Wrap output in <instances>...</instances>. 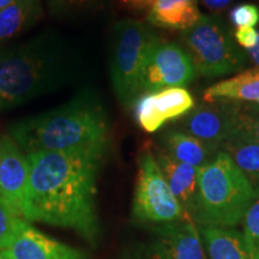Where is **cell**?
<instances>
[{
    "label": "cell",
    "instance_id": "6da1fadb",
    "mask_svg": "<svg viewBox=\"0 0 259 259\" xmlns=\"http://www.w3.org/2000/svg\"><path fill=\"white\" fill-rule=\"evenodd\" d=\"M108 148L28 154L24 220L71 229L92 246L100 239L97 176Z\"/></svg>",
    "mask_w": 259,
    "mask_h": 259
},
{
    "label": "cell",
    "instance_id": "7a4b0ae2",
    "mask_svg": "<svg viewBox=\"0 0 259 259\" xmlns=\"http://www.w3.org/2000/svg\"><path fill=\"white\" fill-rule=\"evenodd\" d=\"M108 119L93 93L82 92L69 102L10 126V136L25 154L108 148Z\"/></svg>",
    "mask_w": 259,
    "mask_h": 259
},
{
    "label": "cell",
    "instance_id": "3957f363",
    "mask_svg": "<svg viewBox=\"0 0 259 259\" xmlns=\"http://www.w3.org/2000/svg\"><path fill=\"white\" fill-rule=\"evenodd\" d=\"M70 71L66 50L50 36L0 50V109L53 92L66 83Z\"/></svg>",
    "mask_w": 259,
    "mask_h": 259
},
{
    "label": "cell",
    "instance_id": "277c9868",
    "mask_svg": "<svg viewBox=\"0 0 259 259\" xmlns=\"http://www.w3.org/2000/svg\"><path fill=\"white\" fill-rule=\"evenodd\" d=\"M257 192L232 158L220 150L198 169L192 220L198 226L235 227L242 223Z\"/></svg>",
    "mask_w": 259,
    "mask_h": 259
},
{
    "label": "cell",
    "instance_id": "5b68a950",
    "mask_svg": "<svg viewBox=\"0 0 259 259\" xmlns=\"http://www.w3.org/2000/svg\"><path fill=\"white\" fill-rule=\"evenodd\" d=\"M181 41L197 73L204 77L213 78L235 72L246 61L245 53L228 28L213 16H200L192 28L181 32Z\"/></svg>",
    "mask_w": 259,
    "mask_h": 259
},
{
    "label": "cell",
    "instance_id": "8992f818",
    "mask_svg": "<svg viewBox=\"0 0 259 259\" xmlns=\"http://www.w3.org/2000/svg\"><path fill=\"white\" fill-rule=\"evenodd\" d=\"M156 35L136 19L118 22L113 32L111 77L122 106L131 107L142 95L141 77L148 51Z\"/></svg>",
    "mask_w": 259,
    "mask_h": 259
},
{
    "label": "cell",
    "instance_id": "52a82bcc",
    "mask_svg": "<svg viewBox=\"0 0 259 259\" xmlns=\"http://www.w3.org/2000/svg\"><path fill=\"white\" fill-rule=\"evenodd\" d=\"M191 219L171 193L154 151L144 149L138 157L132 221L147 228Z\"/></svg>",
    "mask_w": 259,
    "mask_h": 259
},
{
    "label": "cell",
    "instance_id": "ba28073f",
    "mask_svg": "<svg viewBox=\"0 0 259 259\" xmlns=\"http://www.w3.org/2000/svg\"><path fill=\"white\" fill-rule=\"evenodd\" d=\"M196 67L185 48L156 37L149 48L141 77V93L184 88L196 78Z\"/></svg>",
    "mask_w": 259,
    "mask_h": 259
},
{
    "label": "cell",
    "instance_id": "9c48e42d",
    "mask_svg": "<svg viewBox=\"0 0 259 259\" xmlns=\"http://www.w3.org/2000/svg\"><path fill=\"white\" fill-rule=\"evenodd\" d=\"M132 259H206L198 227L192 219L150 227Z\"/></svg>",
    "mask_w": 259,
    "mask_h": 259
},
{
    "label": "cell",
    "instance_id": "30bf717a",
    "mask_svg": "<svg viewBox=\"0 0 259 259\" xmlns=\"http://www.w3.org/2000/svg\"><path fill=\"white\" fill-rule=\"evenodd\" d=\"M30 163L28 155L10 135L0 137V199L19 219H24Z\"/></svg>",
    "mask_w": 259,
    "mask_h": 259
},
{
    "label": "cell",
    "instance_id": "8fae6325",
    "mask_svg": "<svg viewBox=\"0 0 259 259\" xmlns=\"http://www.w3.org/2000/svg\"><path fill=\"white\" fill-rule=\"evenodd\" d=\"M234 101L213 100L192 109L178 119L181 130L193 137L215 145L221 150V145L235 127Z\"/></svg>",
    "mask_w": 259,
    "mask_h": 259
},
{
    "label": "cell",
    "instance_id": "7c38bea8",
    "mask_svg": "<svg viewBox=\"0 0 259 259\" xmlns=\"http://www.w3.org/2000/svg\"><path fill=\"white\" fill-rule=\"evenodd\" d=\"M193 106V97L185 88H168L139 96L134 103L135 118L145 132L153 134L167 121L187 114Z\"/></svg>",
    "mask_w": 259,
    "mask_h": 259
},
{
    "label": "cell",
    "instance_id": "4fadbf2b",
    "mask_svg": "<svg viewBox=\"0 0 259 259\" xmlns=\"http://www.w3.org/2000/svg\"><path fill=\"white\" fill-rule=\"evenodd\" d=\"M6 250L14 259H90L84 250L57 240L24 219L17 221Z\"/></svg>",
    "mask_w": 259,
    "mask_h": 259
},
{
    "label": "cell",
    "instance_id": "5bb4252c",
    "mask_svg": "<svg viewBox=\"0 0 259 259\" xmlns=\"http://www.w3.org/2000/svg\"><path fill=\"white\" fill-rule=\"evenodd\" d=\"M154 155L171 193L192 219L198 190V169L174 160L161 148H157Z\"/></svg>",
    "mask_w": 259,
    "mask_h": 259
},
{
    "label": "cell",
    "instance_id": "9a60e30c",
    "mask_svg": "<svg viewBox=\"0 0 259 259\" xmlns=\"http://www.w3.org/2000/svg\"><path fill=\"white\" fill-rule=\"evenodd\" d=\"M174 160L191 164L197 169L209 163L220 149L193 137L183 130H168L162 136V148Z\"/></svg>",
    "mask_w": 259,
    "mask_h": 259
},
{
    "label": "cell",
    "instance_id": "2e32d148",
    "mask_svg": "<svg viewBox=\"0 0 259 259\" xmlns=\"http://www.w3.org/2000/svg\"><path fill=\"white\" fill-rule=\"evenodd\" d=\"M221 151L226 153L236 167L250 181L257 196H259V143L245 130L235 125L226 141L221 145Z\"/></svg>",
    "mask_w": 259,
    "mask_h": 259
},
{
    "label": "cell",
    "instance_id": "e0dca14e",
    "mask_svg": "<svg viewBox=\"0 0 259 259\" xmlns=\"http://www.w3.org/2000/svg\"><path fill=\"white\" fill-rule=\"evenodd\" d=\"M197 227L206 259H248L242 233L235 227Z\"/></svg>",
    "mask_w": 259,
    "mask_h": 259
},
{
    "label": "cell",
    "instance_id": "ac0fdd59",
    "mask_svg": "<svg viewBox=\"0 0 259 259\" xmlns=\"http://www.w3.org/2000/svg\"><path fill=\"white\" fill-rule=\"evenodd\" d=\"M198 0H156L147 19L155 27L185 31L200 18Z\"/></svg>",
    "mask_w": 259,
    "mask_h": 259
},
{
    "label": "cell",
    "instance_id": "d6986e66",
    "mask_svg": "<svg viewBox=\"0 0 259 259\" xmlns=\"http://www.w3.org/2000/svg\"><path fill=\"white\" fill-rule=\"evenodd\" d=\"M220 99L259 103V67L244 71L233 78L213 84L204 92L203 100L205 102Z\"/></svg>",
    "mask_w": 259,
    "mask_h": 259
},
{
    "label": "cell",
    "instance_id": "ffe728a7",
    "mask_svg": "<svg viewBox=\"0 0 259 259\" xmlns=\"http://www.w3.org/2000/svg\"><path fill=\"white\" fill-rule=\"evenodd\" d=\"M40 0H15L0 11V45L31 28L41 17Z\"/></svg>",
    "mask_w": 259,
    "mask_h": 259
},
{
    "label": "cell",
    "instance_id": "44dd1931",
    "mask_svg": "<svg viewBox=\"0 0 259 259\" xmlns=\"http://www.w3.org/2000/svg\"><path fill=\"white\" fill-rule=\"evenodd\" d=\"M242 238L248 259H259V196L242 220Z\"/></svg>",
    "mask_w": 259,
    "mask_h": 259
},
{
    "label": "cell",
    "instance_id": "7402d4cb",
    "mask_svg": "<svg viewBox=\"0 0 259 259\" xmlns=\"http://www.w3.org/2000/svg\"><path fill=\"white\" fill-rule=\"evenodd\" d=\"M233 113L235 125L248 132L259 143V103L234 101Z\"/></svg>",
    "mask_w": 259,
    "mask_h": 259
},
{
    "label": "cell",
    "instance_id": "603a6c76",
    "mask_svg": "<svg viewBox=\"0 0 259 259\" xmlns=\"http://www.w3.org/2000/svg\"><path fill=\"white\" fill-rule=\"evenodd\" d=\"M99 0H46L50 11L57 17H76L85 14Z\"/></svg>",
    "mask_w": 259,
    "mask_h": 259
},
{
    "label": "cell",
    "instance_id": "cb8c5ba5",
    "mask_svg": "<svg viewBox=\"0 0 259 259\" xmlns=\"http://www.w3.org/2000/svg\"><path fill=\"white\" fill-rule=\"evenodd\" d=\"M229 19L236 28H253L259 23V9L253 4L236 5L229 12Z\"/></svg>",
    "mask_w": 259,
    "mask_h": 259
},
{
    "label": "cell",
    "instance_id": "d4e9b609",
    "mask_svg": "<svg viewBox=\"0 0 259 259\" xmlns=\"http://www.w3.org/2000/svg\"><path fill=\"white\" fill-rule=\"evenodd\" d=\"M19 218L0 199V251L9 247Z\"/></svg>",
    "mask_w": 259,
    "mask_h": 259
},
{
    "label": "cell",
    "instance_id": "484cf974",
    "mask_svg": "<svg viewBox=\"0 0 259 259\" xmlns=\"http://www.w3.org/2000/svg\"><path fill=\"white\" fill-rule=\"evenodd\" d=\"M234 37H235L236 42L240 45V47L245 48V50L247 51V50H250V48L253 47L255 44H257L258 31L250 27L238 28L234 34Z\"/></svg>",
    "mask_w": 259,
    "mask_h": 259
},
{
    "label": "cell",
    "instance_id": "4316f807",
    "mask_svg": "<svg viewBox=\"0 0 259 259\" xmlns=\"http://www.w3.org/2000/svg\"><path fill=\"white\" fill-rule=\"evenodd\" d=\"M118 2L122 8L130 12L143 14V12H149L156 0H118Z\"/></svg>",
    "mask_w": 259,
    "mask_h": 259
},
{
    "label": "cell",
    "instance_id": "83f0119b",
    "mask_svg": "<svg viewBox=\"0 0 259 259\" xmlns=\"http://www.w3.org/2000/svg\"><path fill=\"white\" fill-rule=\"evenodd\" d=\"M205 8L211 10L213 12H220L225 10L232 0H202Z\"/></svg>",
    "mask_w": 259,
    "mask_h": 259
},
{
    "label": "cell",
    "instance_id": "f1b7e54d",
    "mask_svg": "<svg viewBox=\"0 0 259 259\" xmlns=\"http://www.w3.org/2000/svg\"><path fill=\"white\" fill-rule=\"evenodd\" d=\"M247 53L250 54V57L252 58V60H253L254 63L258 65V67H259V31H258V41H257V44H255L252 48H250V50H247Z\"/></svg>",
    "mask_w": 259,
    "mask_h": 259
},
{
    "label": "cell",
    "instance_id": "f546056e",
    "mask_svg": "<svg viewBox=\"0 0 259 259\" xmlns=\"http://www.w3.org/2000/svg\"><path fill=\"white\" fill-rule=\"evenodd\" d=\"M0 259H14L12 255L10 254V252L8 250H2L0 251Z\"/></svg>",
    "mask_w": 259,
    "mask_h": 259
},
{
    "label": "cell",
    "instance_id": "4dcf8cb0",
    "mask_svg": "<svg viewBox=\"0 0 259 259\" xmlns=\"http://www.w3.org/2000/svg\"><path fill=\"white\" fill-rule=\"evenodd\" d=\"M12 2H15V0H0V11H2L3 9H5L6 6H9Z\"/></svg>",
    "mask_w": 259,
    "mask_h": 259
},
{
    "label": "cell",
    "instance_id": "1f68e13d",
    "mask_svg": "<svg viewBox=\"0 0 259 259\" xmlns=\"http://www.w3.org/2000/svg\"><path fill=\"white\" fill-rule=\"evenodd\" d=\"M122 259H132V257H131V255L126 254V255H125V257H124V258H122Z\"/></svg>",
    "mask_w": 259,
    "mask_h": 259
}]
</instances>
